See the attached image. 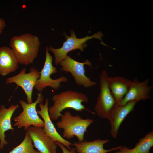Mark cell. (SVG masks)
I'll return each instance as SVG.
<instances>
[{"label":"cell","instance_id":"obj_1","mask_svg":"<svg viewBox=\"0 0 153 153\" xmlns=\"http://www.w3.org/2000/svg\"><path fill=\"white\" fill-rule=\"evenodd\" d=\"M51 99L53 105L48 109L51 120H58L61 116L62 111L64 109L70 108L76 111L82 112L86 110L93 114L94 112L87 109L82 103L89 101L87 96L84 93L76 91L68 90L54 95Z\"/></svg>","mask_w":153,"mask_h":153},{"label":"cell","instance_id":"obj_2","mask_svg":"<svg viewBox=\"0 0 153 153\" xmlns=\"http://www.w3.org/2000/svg\"><path fill=\"white\" fill-rule=\"evenodd\" d=\"M40 45L39 38L29 33L12 37L10 45L19 63L27 65L37 57Z\"/></svg>","mask_w":153,"mask_h":153},{"label":"cell","instance_id":"obj_3","mask_svg":"<svg viewBox=\"0 0 153 153\" xmlns=\"http://www.w3.org/2000/svg\"><path fill=\"white\" fill-rule=\"evenodd\" d=\"M60 117L61 120L56 124L58 128L63 129V137L69 139L76 136L79 142L84 140L85 133L93 122L91 119H83L78 115L73 116L68 111L62 114Z\"/></svg>","mask_w":153,"mask_h":153},{"label":"cell","instance_id":"obj_4","mask_svg":"<svg viewBox=\"0 0 153 153\" xmlns=\"http://www.w3.org/2000/svg\"><path fill=\"white\" fill-rule=\"evenodd\" d=\"M37 94L36 100L31 103H28L23 100H19L23 110L18 116L13 118L15 122L14 126L18 129L24 128L26 131L31 126L44 128V122L39 116L36 109L37 105L42 103L44 98L41 92Z\"/></svg>","mask_w":153,"mask_h":153},{"label":"cell","instance_id":"obj_5","mask_svg":"<svg viewBox=\"0 0 153 153\" xmlns=\"http://www.w3.org/2000/svg\"><path fill=\"white\" fill-rule=\"evenodd\" d=\"M109 77L107 71L103 69L100 76V92L94 108L98 116L108 119L113 110L118 106L108 86Z\"/></svg>","mask_w":153,"mask_h":153},{"label":"cell","instance_id":"obj_6","mask_svg":"<svg viewBox=\"0 0 153 153\" xmlns=\"http://www.w3.org/2000/svg\"><path fill=\"white\" fill-rule=\"evenodd\" d=\"M70 36H68L65 33L64 35L66 39V41L63 42L62 46L59 48H54L49 46L48 50L52 52L54 54L55 57V64L56 65L60 64L65 58L67 53L74 50L79 49L83 51L87 46L86 42L92 38H97L101 40V37L103 36L101 32H98L91 36H86L81 38L76 37L74 31H70Z\"/></svg>","mask_w":153,"mask_h":153},{"label":"cell","instance_id":"obj_7","mask_svg":"<svg viewBox=\"0 0 153 153\" xmlns=\"http://www.w3.org/2000/svg\"><path fill=\"white\" fill-rule=\"evenodd\" d=\"M59 64L61 67L60 70L66 73H70L78 85L89 88L97 85L96 82L91 81L85 75L84 65H87L92 68L91 63L88 59L84 62H80L67 55Z\"/></svg>","mask_w":153,"mask_h":153},{"label":"cell","instance_id":"obj_8","mask_svg":"<svg viewBox=\"0 0 153 153\" xmlns=\"http://www.w3.org/2000/svg\"><path fill=\"white\" fill-rule=\"evenodd\" d=\"M52 57L49 52L47 46L46 48V58L44 66L40 72V76L34 88L39 92H41L48 86L55 90L58 89L63 82H67V78L62 76L56 79H52L50 76L57 72L56 67L52 64Z\"/></svg>","mask_w":153,"mask_h":153},{"label":"cell","instance_id":"obj_9","mask_svg":"<svg viewBox=\"0 0 153 153\" xmlns=\"http://www.w3.org/2000/svg\"><path fill=\"white\" fill-rule=\"evenodd\" d=\"M26 69L22 68L20 72L16 75L7 78L6 83H15L21 87L24 91L27 96L28 103H33L32 94L33 88L40 76V72L34 67H31L29 72L26 73Z\"/></svg>","mask_w":153,"mask_h":153},{"label":"cell","instance_id":"obj_10","mask_svg":"<svg viewBox=\"0 0 153 153\" xmlns=\"http://www.w3.org/2000/svg\"><path fill=\"white\" fill-rule=\"evenodd\" d=\"M29 133L34 146L41 153H57V145L45 132L43 128L31 126L26 130Z\"/></svg>","mask_w":153,"mask_h":153},{"label":"cell","instance_id":"obj_11","mask_svg":"<svg viewBox=\"0 0 153 153\" xmlns=\"http://www.w3.org/2000/svg\"><path fill=\"white\" fill-rule=\"evenodd\" d=\"M149 82L148 78L142 82L135 78L128 92L121 101L120 105H124L130 101L137 102L140 100L150 99V93L153 86L148 85Z\"/></svg>","mask_w":153,"mask_h":153},{"label":"cell","instance_id":"obj_12","mask_svg":"<svg viewBox=\"0 0 153 153\" xmlns=\"http://www.w3.org/2000/svg\"><path fill=\"white\" fill-rule=\"evenodd\" d=\"M39 104L40 110H37V112L43 120L44 123L43 129L46 134L55 142L61 143L67 149H70L72 144L59 133L50 118L48 111V99H45L44 104L42 103Z\"/></svg>","mask_w":153,"mask_h":153},{"label":"cell","instance_id":"obj_13","mask_svg":"<svg viewBox=\"0 0 153 153\" xmlns=\"http://www.w3.org/2000/svg\"><path fill=\"white\" fill-rule=\"evenodd\" d=\"M137 103L135 101H130L124 105L116 106L112 111L108 120L111 125L110 134L113 138H116L122 123L134 110Z\"/></svg>","mask_w":153,"mask_h":153},{"label":"cell","instance_id":"obj_14","mask_svg":"<svg viewBox=\"0 0 153 153\" xmlns=\"http://www.w3.org/2000/svg\"><path fill=\"white\" fill-rule=\"evenodd\" d=\"M19 107L18 104L12 105L8 108H6L2 105L0 106V150L8 144V142L5 139V132L8 130L13 131L14 128L11 125V120L12 115Z\"/></svg>","mask_w":153,"mask_h":153},{"label":"cell","instance_id":"obj_15","mask_svg":"<svg viewBox=\"0 0 153 153\" xmlns=\"http://www.w3.org/2000/svg\"><path fill=\"white\" fill-rule=\"evenodd\" d=\"M132 82L121 76L109 77L108 86L118 106H120V102L129 90Z\"/></svg>","mask_w":153,"mask_h":153},{"label":"cell","instance_id":"obj_16","mask_svg":"<svg viewBox=\"0 0 153 153\" xmlns=\"http://www.w3.org/2000/svg\"><path fill=\"white\" fill-rule=\"evenodd\" d=\"M108 139H97L92 141L84 140L81 142H75L73 144L77 153H107L109 152L119 150L121 146L105 149L104 144L109 142Z\"/></svg>","mask_w":153,"mask_h":153},{"label":"cell","instance_id":"obj_17","mask_svg":"<svg viewBox=\"0 0 153 153\" xmlns=\"http://www.w3.org/2000/svg\"><path fill=\"white\" fill-rule=\"evenodd\" d=\"M18 63L12 50L8 47L0 48V75L5 76L15 71Z\"/></svg>","mask_w":153,"mask_h":153},{"label":"cell","instance_id":"obj_18","mask_svg":"<svg viewBox=\"0 0 153 153\" xmlns=\"http://www.w3.org/2000/svg\"><path fill=\"white\" fill-rule=\"evenodd\" d=\"M153 146V131L147 133L140 139L134 148L132 149L135 153H150V150Z\"/></svg>","mask_w":153,"mask_h":153},{"label":"cell","instance_id":"obj_19","mask_svg":"<svg viewBox=\"0 0 153 153\" xmlns=\"http://www.w3.org/2000/svg\"><path fill=\"white\" fill-rule=\"evenodd\" d=\"M25 137L21 143L8 153H41L34 148L32 139L26 131Z\"/></svg>","mask_w":153,"mask_h":153},{"label":"cell","instance_id":"obj_20","mask_svg":"<svg viewBox=\"0 0 153 153\" xmlns=\"http://www.w3.org/2000/svg\"><path fill=\"white\" fill-rule=\"evenodd\" d=\"M56 143L57 146L61 149L62 153H76L75 149L74 148H71L69 150L61 143L56 141Z\"/></svg>","mask_w":153,"mask_h":153},{"label":"cell","instance_id":"obj_21","mask_svg":"<svg viewBox=\"0 0 153 153\" xmlns=\"http://www.w3.org/2000/svg\"><path fill=\"white\" fill-rule=\"evenodd\" d=\"M119 150L115 153H135L131 149L129 148L126 146H121Z\"/></svg>","mask_w":153,"mask_h":153},{"label":"cell","instance_id":"obj_22","mask_svg":"<svg viewBox=\"0 0 153 153\" xmlns=\"http://www.w3.org/2000/svg\"><path fill=\"white\" fill-rule=\"evenodd\" d=\"M6 26V23L4 20L3 18L0 19V34Z\"/></svg>","mask_w":153,"mask_h":153}]
</instances>
